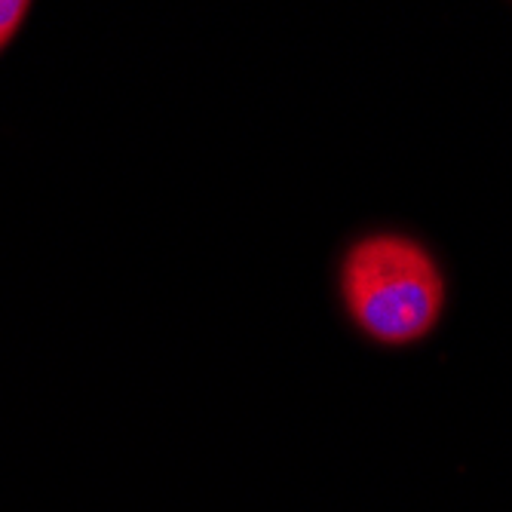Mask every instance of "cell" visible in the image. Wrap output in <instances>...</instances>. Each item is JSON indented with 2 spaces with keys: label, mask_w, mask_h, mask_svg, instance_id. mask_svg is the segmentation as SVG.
Masks as SVG:
<instances>
[{
  "label": "cell",
  "mask_w": 512,
  "mask_h": 512,
  "mask_svg": "<svg viewBox=\"0 0 512 512\" xmlns=\"http://www.w3.org/2000/svg\"><path fill=\"white\" fill-rule=\"evenodd\" d=\"M341 298L350 319L384 347L424 341L445 310V276L424 243L408 234H368L341 261Z\"/></svg>",
  "instance_id": "obj_1"
},
{
  "label": "cell",
  "mask_w": 512,
  "mask_h": 512,
  "mask_svg": "<svg viewBox=\"0 0 512 512\" xmlns=\"http://www.w3.org/2000/svg\"><path fill=\"white\" fill-rule=\"evenodd\" d=\"M31 4H22V0H0V53L7 50L10 40L19 34L22 22L28 19Z\"/></svg>",
  "instance_id": "obj_2"
}]
</instances>
